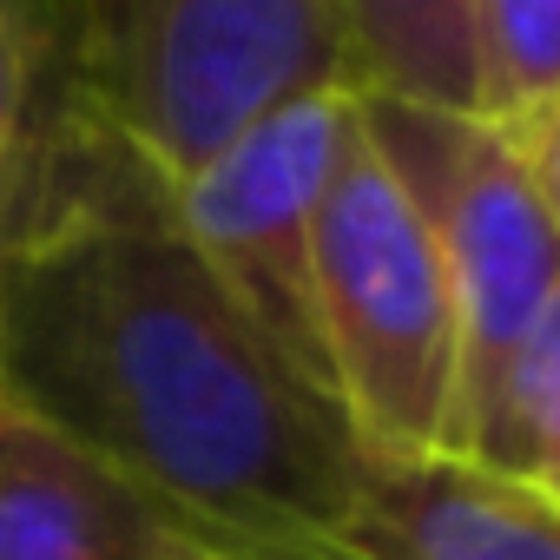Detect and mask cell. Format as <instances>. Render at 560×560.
Returning a JSON list of instances; mask_svg holds the SVG:
<instances>
[{
	"mask_svg": "<svg viewBox=\"0 0 560 560\" xmlns=\"http://www.w3.org/2000/svg\"><path fill=\"white\" fill-rule=\"evenodd\" d=\"M0 396L218 560L337 547L363 448L178 224L172 178L93 126L0 244Z\"/></svg>",
	"mask_w": 560,
	"mask_h": 560,
	"instance_id": "cell-1",
	"label": "cell"
},
{
	"mask_svg": "<svg viewBox=\"0 0 560 560\" xmlns=\"http://www.w3.org/2000/svg\"><path fill=\"white\" fill-rule=\"evenodd\" d=\"M317 330L337 416L363 462L455 455L462 416V324L442 250L357 126L317 205Z\"/></svg>",
	"mask_w": 560,
	"mask_h": 560,
	"instance_id": "cell-2",
	"label": "cell"
},
{
	"mask_svg": "<svg viewBox=\"0 0 560 560\" xmlns=\"http://www.w3.org/2000/svg\"><path fill=\"white\" fill-rule=\"evenodd\" d=\"M86 80L172 185L270 106L343 86V0H80Z\"/></svg>",
	"mask_w": 560,
	"mask_h": 560,
	"instance_id": "cell-3",
	"label": "cell"
},
{
	"mask_svg": "<svg viewBox=\"0 0 560 560\" xmlns=\"http://www.w3.org/2000/svg\"><path fill=\"white\" fill-rule=\"evenodd\" d=\"M350 100L357 126L422 211L448 270V298L462 324V416H455V448H462L468 416L481 409L501 363L527 343V330L560 291V231L540 205L521 139L501 119L416 106L389 93H350Z\"/></svg>",
	"mask_w": 560,
	"mask_h": 560,
	"instance_id": "cell-4",
	"label": "cell"
},
{
	"mask_svg": "<svg viewBox=\"0 0 560 560\" xmlns=\"http://www.w3.org/2000/svg\"><path fill=\"white\" fill-rule=\"evenodd\" d=\"M343 132H350V93L324 86L270 106L172 185L178 224L211 264V277L264 330V343L324 396L330 370L317 330V205L343 152Z\"/></svg>",
	"mask_w": 560,
	"mask_h": 560,
	"instance_id": "cell-5",
	"label": "cell"
},
{
	"mask_svg": "<svg viewBox=\"0 0 560 560\" xmlns=\"http://www.w3.org/2000/svg\"><path fill=\"white\" fill-rule=\"evenodd\" d=\"M0 560H218L152 494L0 396Z\"/></svg>",
	"mask_w": 560,
	"mask_h": 560,
	"instance_id": "cell-6",
	"label": "cell"
},
{
	"mask_svg": "<svg viewBox=\"0 0 560 560\" xmlns=\"http://www.w3.org/2000/svg\"><path fill=\"white\" fill-rule=\"evenodd\" d=\"M337 553L350 560H560V508L468 455L363 462Z\"/></svg>",
	"mask_w": 560,
	"mask_h": 560,
	"instance_id": "cell-7",
	"label": "cell"
},
{
	"mask_svg": "<svg viewBox=\"0 0 560 560\" xmlns=\"http://www.w3.org/2000/svg\"><path fill=\"white\" fill-rule=\"evenodd\" d=\"M93 126H106V113L86 80L80 0H0V185L14 224Z\"/></svg>",
	"mask_w": 560,
	"mask_h": 560,
	"instance_id": "cell-8",
	"label": "cell"
},
{
	"mask_svg": "<svg viewBox=\"0 0 560 560\" xmlns=\"http://www.w3.org/2000/svg\"><path fill=\"white\" fill-rule=\"evenodd\" d=\"M343 93L488 119V60L475 0H343Z\"/></svg>",
	"mask_w": 560,
	"mask_h": 560,
	"instance_id": "cell-9",
	"label": "cell"
},
{
	"mask_svg": "<svg viewBox=\"0 0 560 560\" xmlns=\"http://www.w3.org/2000/svg\"><path fill=\"white\" fill-rule=\"evenodd\" d=\"M455 455H468L560 508V291L540 311V324L527 330V343L501 363V376L481 396V409L468 416Z\"/></svg>",
	"mask_w": 560,
	"mask_h": 560,
	"instance_id": "cell-10",
	"label": "cell"
},
{
	"mask_svg": "<svg viewBox=\"0 0 560 560\" xmlns=\"http://www.w3.org/2000/svg\"><path fill=\"white\" fill-rule=\"evenodd\" d=\"M481 60H488V119L521 132L560 100V0H475Z\"/></svg>",
	"mask_w": 560,
	"mask_h": 560,
	"instance_id": "cell-11",
	"label": "cell"
},
{
	"mask_svg": "<svg viewBox=\"0 0 560 560\" xmlns=\"http://www.w3.org/2000/svg\"><path fill=\"white\" fill-rule=\"evenodd\" d=\"M514 139H521L527 172H534V185H540V205H547V218H553V231H560V100H553L540 119H527Z\"/></svg>",
	"mask_w": 560,
	"mask_h": 560,
	"instance_id": "cell-12",
	"label": "cell"
},
{
	"mask_svg": "<svg viewBox=\"0 0 560 560\" xmlns=\"http://www.w3.org/2000/svg\"><path fill=\"white\" fill-rule=\"evenodd\" d=\"M8 224H14V198H8V185H0V237H8Z\"/></svg>",
	"mask_w": 560,
	"mask_h": 560,
	"instance_id": "cell-13",
	"label": "cell"
},
{
	"mask_svg": "<svg viewBox=\"0 0 560 560\" xmlns=\"http://www.w3.org/2000/svg\"><path fill=\"white\" fill-rule=\"evenodd\" d=\"M304 560H350V553H337V547H324V553H304Z\"/></svg>",
	"mask_w": 560,
	"mask_h": 560,
	"instance_id": "cell-14",
	"label": "cell"
}]
</instances>
